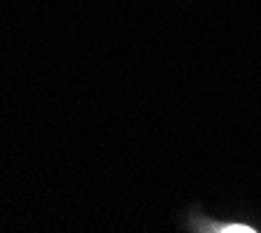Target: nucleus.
Here are the masks:
<instances>
[{"mask_svg":"<svg viewBox=\"0 0 261 233\" xmlns=\"http://www.w3.org/2000/svg\"><path fill=\"white\" fill-rule=\"evenodd\" d=\"M222 233H256V231H252V228H247V226H240V224H236V226L224 228Z\"/></svg>","mask_w":261,"mask_h":233,"instance_id":"nucleus-1","label":"nucleus"}]
</instances>
